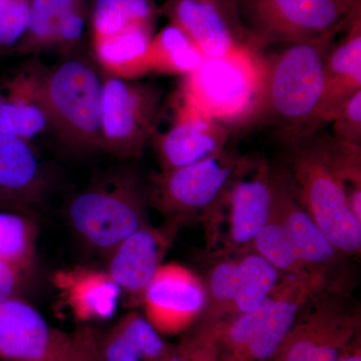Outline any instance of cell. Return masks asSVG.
Masks as SVG:
<instances>
[{"label":"cell","instance_id":"cell-1","mask_svg":"<svg viewBox=\"0 0 361 361\" xmlns=\"http://www.w3.org/2000/svg\"><path fill=\"white\" fill-rule=\"evenodd\" d=\"M266 77L267 58L244 42L184 77L178 102L231 130L257 120Z\"/></svg>","mask_w":361,"mask_h":361},{"label":"cell","instance_id":"cell-2","mask_svg":"<svg viewBox=\"0 0 361 361\" xmlns=\"http://www.w3.org/2000/svg\"><path fill=\"white\" fill-rule=\"evenodd\" d=\"M337 32L289 44L267 59V77L257 120L283 126L291 141L313 135L325 92V56Z\"/></svg>","mask_w":361,"mask_h":361},{"label":"cell","instance_id":"cell-3","mask_svg":"<svg viewBox=\"0 0 361 361\" xmlns=\"http://www.w3.org/2000/svg\"><path fill=\"white\" fill-rule=\"evenodd\" d=\"M256 161L225 149L198 163L161 171L151 178L147 201L177 228L200 217L214 240L230 188Z\"/></svg>","mask_w":361,"mask_h":361},{"label":"cell","instance_id":"cell-4","mask_svg":"<svg viewBox=\"0 0 361 361\" xmlns=\"http://www.w3.org/2000/svg\"><path fill=\"white\" fill-rule=\"evenodd\" d=\"M286 169L297 199L346 256L361 249V222L351 211L343 183L332 157L329 139L312 135L293 140Z\"/></svg>","mask_w":361,"mask_h":361},{"label":"cell","instance_id":"cell-5","mask_svg":"<svg viewBox=\"0 0 361 361\" xmlns=\"http://www.w3.org/2000/svg\"><path fill=\"white\" fill-rule=\"evenodd\" d=\"M103 73L87 59H65L44 73L42 90L51 128L71 151H103Z\"/></svg>","mask_w":361,"mask_h":361},{"label":"cell","instance_id":"cell-6","mask_svg":"<svg viewBox=\"0 0 361 361\" xmlns=\"http://www.w3.org/2000/svg\"><path fill=\"white\" fill-rule=\"evenodd\" d=\"M146 191L134 175L104 178L78 194L68 208V222L90 250L109 256L121 242L149 224Z\"/></svg>","mask_w":361,"mask_h":361},{"label":"cell","instance_id":"cell-7","mask_svg":"<svg viewBox=\"0 0 361 361\" xmlns=\"http://www.w3.org/2000/svg\"><path fill=\"white\" fill-rule=\"evenodd\" d=\"M343 278L330 282L304 305L269 361H338L360 336V313Z\"/></svg>","mask_w":361,"mask_h":361},{"label":"cell","instance_id":"cell-8","mask_svg":"<svg viewBox=\"0 0 361 361\" xmlns=\"http://www.w3.org/2000/svg\"><path fill=\"white\" fill-rule=\"evenodd\" d=\"M101 130L103 151L137 158L156 135L160 94L153 87L103 73Z\"/></svg>","mask_w":361,"mask_h":361},{"label":"cell","instance_id":"cell-9","mask_svg":"<svg viewBox=\"0 0 361 361\" xmlns=\"http://www.w3.org/2000/svg\"><path fill=\"white\" fill-rule=\"evenodd\" d=\"M355 0H246L254 42L301 44L338 32Z\"/></svg>","mask_w":361,"mask_h":361},{"label":"cell","instance_id":"cell-10","mask_svg":"<svg viewBox=\"0 0 361 361\" xmlns=\"http://www.w3.org/2000/svg\"><path fill=\"white\" fill-rule=\"evenodd\" d=\"M207 303L205 283L177 263L161 264L142 295L145 317L161 336H177L201 319Z\"/></svg>","mask_w":361,"mask_h":361},{"label":"cell","instance_id":"cell-11","mask_svg":"<svg viewBox=\"0 0 361 361\" xmlns=\"http://www.w3.org/2000/svg\"><path fill=\"white\" fill-rule=\"evenodd\" d=\"M273 212L284 227L297 256L308 270L339 279L343 257L297 199L286 169H273Z\"/></svg>","mask_w":361,"mask_h":361},{"label":"cell","instance_id":"cell-12","mask_svg":"<svg viewBox=\"0 0 361 361\" xmlns=\"http://www.w3.org/2000/svg\"><path fill=\"white\" fill-rule=\"evenodd\" d=\"M179 228L168 224L142 226L109 254V274L132 303L142 304V295Z\"/></svg>","mask_w":361,"mask_h":361},{"label":"cell","instance_id":"cell-13","mask_svg":"<svg viewBox=\"0 0 361 361\" xmlns=\"http://www.w3.org/2000/svg\"><path fill=\"white\" fill-rule=\"evenodd\" d=\"M332 282L313 272L282 274L271 296L269 310L256 332L246 361H269L311 297Z\"/></svg>","mask_w":361,"mask_h":361},{"label":"cell","instance_id":"cell-14","mask_svg":"<svg viewBox=\"0 0 361 361\" xmlns=\"http://www.w3.org/2000/svg\"><path fill=\"white\" fill-rule=\"evenodd\" d=\"M229 129L177 102L174 121L165 133L154 137L161 171L185 167L226 149Z\"/></svg>","mask_w":361,"mask_h":361},{"label":"cell","instance_id":"cell-15","mask_svg":"<svg viewBox=\"0 0 361 361\" xmlns=\"http://www.w3.org/2000/svg\"><path fill=\"white\" fill-rule=\"evenodd\" d=\"M228 210L227 252L246 251L269 220L273 209V168L256 161L235 180L226 197Z\"/></svg>","mask_w":361,"mask_h":361},{"label":"cell","instance_id":"cell-16","mask_svg":"<svg viewBox=\"0 0 361 361\" xmlns=\"http://www.w3.org/2000/svg\"><path fill=\"white\" fill-rule=\"evenodd\" d=\"M68 334L20 297L0 302V361H45Z\"/></svg>","mask_w":361,"mask_h":361},{"label":"cell","instance_id":"cell-17","mask_svg":"<svg viewBox=\"0 0 361 361\" xmlns=\"http://www.w3.org/2000/svg\"><path fill=\"white\" fill-rule=\"evenodd\" d=\"M49 180L30 142L0 133V203L27 214L44 200Z\"/></svg>","mask_w":361,"mask_h":361},{"label":"cell","instance_id":"cell-18","mask_svg":"<svg viewBox=\"0 0 361 361\" xmlns=\"http://www.w3.org/2000/svg\"><path fill=\"white\" fill-rule=\"evenodd\" d=\"M348 32L332 44L325 56V92L315 130L331 123L342 104L361 90V14L355 0L349 14Z\"/></svg>","mask_w":361,"mask_h":361},{"label":"cell","instance_id":"cell-19","mask_svg":"<svg viewBox=\"0 0 361 361\" xmlns=\"http://www.w3.org/2000/svg\"><path fill=\"white\" fill-rule=\"evenodd\" d=\"M163 11L206 59L222 58L244 44L235 35L218 0H167Z\"/></svg>","mask_w":361,"mask_h":361},{"label":"cell","instance_id":"cell-20","mask_svg":"<svg viewBox=\"0 0 361 361\" xmlns=\"http://www.w3.org/2000/svg\"><path fill=\"white\" fill-rule=\"evenodd\" d=\"M44 73L35 66L6 80L0 92V133L30 142L51 127L42 90Z\"/></svg>","mask_w":361,"mask_h":361},{"label":"cell","instance_id":"cell-21","mask_svg":"<svg viewBox=\"0 0 361 361\" xmlns=\"http://www.w3.org/2000/svg\"><path fill=\"white\" fill-rule=\"evenodd\" d=\"M54 281L66 307L82 324L110 319L123 295L106 270L78 267L59 271Z\"/></svg>","mask_w":361,"mask_h":361},{"label":"cell","instance_id":"cell-22","mask_svg":"<svg viewBox=\"0 0 361 361\" xmlns=\"http://www.w3.org/2000/svg\"><path fill=\"white\" fill-rule=\"evenodd\" d=\"M170 348L145 316L129 312L99 339V361H159Z\"/></svg>","mask_w":361,"mask_h":361},{"label":"cell","instance_id":"cell-23","mask_svg":"<svg viewBox=\"0 0 361 361\" xmlns=\"http://www.w3.org/2000/svg\"><path fill=\"white\" fill-rule=\"evenodd\" d=\"M153 25L132 26L92 42L97 63L104 73L133 80L149 73L148 54Z\"/></svg>","mask_w":361,"mask_h":361},{"label":"cell","instance_id":"cell-24","mask_svg":"<svg viewBox=\"0 0 361 361\" xmlns=\"http://www.w3.org/2000/svg\"><path fill=\"white\" fill-rule=\"evenodd\" d=\"M198 47L177 26H166L153 37L149 47V73L186 75L205 61Z\"/></svg>","mask_w":361,"mask_h":361},{"label":"cell","instance_id":"cell-25","mask_svg":"<svg viewBox=\"0 0 361 361\" xmlns=\"http://www.w3.org/2000/svg\"><path fill=\"white\" fill-rule=\"evenodd\" d=\"M237 259L240 283L231 316L251 312L260 307L272 295L282 276L276 268L256 252H241Z\"/></svg>","mask_w":361,"mask_h":361},{"label":"cell","instance_id":"cell-26","mask_svg":"<svg viewBox=\"0 0 361 361\" xmlns=\"http://www.w3.org/2000/svg\"><path fill=\"white\" fill-rule=\"evenodd\" d=\"M156 13L152 0H92L90 18L92 42L132 26L154 25Z\"/></svg>","mask_w":361,"mask_h":361},{"label":"cell","instance_id":"cell-27","mask_svg":"<svg viewBox=\"0 0 361 361\" xmlns=\"http://www.w3.org/2000/svg\"><path fill=\"white\" fill-rule=\"evenodd\" d=\"M37 227L27 214L0 209V258L32 273L37 255Z\"/></svg>","mask_w":361,"mask_h":361},{"label":"cell","instance_id":"cell-28","mask_svg":"<svg viewBox=\"0 0 361 361\" xmlns=\"http://www.w3.org/2000/svg\"><path fill=\"white\" fill-rule=\"evenodd\" d=\"M87 0H32L27 26L16 52L33 54L51 49L52 42L63 18Z\"/></svg>","mask_w":361,"mask_h":361},{"label":"cell","instance_id":"cell-29","mask_svg":"<svg viewBox=\"0 0 361 361\" xmlns=\"http://www.w3.org/2000/svg\"><path fill=\"white\" fill-rule=\"evenodd\" d=\"M204 283L207 303L200 320L219 322L230 317L239 288L238 259H222L209 271Z\"/></svg>","mask_w":361,"mask_h":361},{"label":"cell","instance_id":"cell-30","mask_svg":"<svg viewBox=\"0 0 361 361\" xmlns=\"http://www.w3.org/2000/svg\"><path fill=\"white\" fill-rule=\"evenodd\" d=\"M274 197V196H273ZM247 250L256 252L281 274L311 272L297 256L290 239L275 213L258 232Z\"/></svg>","mask_w":361,"mask_h":361},{"label":"cell","instance_id":"cell-31","mask_svg":"<svg viewBox=\"0 0 361 361\" xmlns=\"http://www.w3.org/2000/svg\"><path fill=\"white\" fill-rule=\"evenodd\" d=\"M191 329L159 361H220L218 322L199 320Z\"/></svg>","mask_w":361,"mask_h":361},{"label":"cell","instance_id":"cell-32","mask_svg":"<svg viewBox=\"0 0 361 361\" xmlns=\"http://www.w3.org/2000/svg\"><path fill=\"white\" fill-rule=\"evenodd\" d=\"M32 0H0V51L14 49L27 26Z\"/></svg>","mask_w":361,"mask_h":361},{"label":"cell","instance_id":"cell-33","mask_svg":"<svg viewBox=\"0 0 361 361\" xmlns=\"http://www.w3.org/2000/svg\"><path fill=\"white\" fill-rule=\"evenodd\" d=\"M90 1L92 0L82 2L66 14L59 23L51 49L68 51L82 39L90 18Z\"/></svg>","mask_w":361,"mask_h":361},{"label":"cell","instance_id":"cell-34","mask_svg":"<svg viewBox=\"0 0 361 361\" xmlns=\"http://www.w3.org/2000/svg\"><path fill=\"white\" fill-rule=\"evenodd\" d=\"M332 122L336 139L360 145L361 90L342 104Z\"/></svg>","mask_w":361,"mask_h":361},{"label":"cell","instance_id":"cell-35","mask_svg":"<svg viewBox=\"0 0 361 361\" xmlns=\"http://www.w3.org/2000/svg\"><path fill=\"white\" fill-rule=\"evenodd\" d=\"M75 350L73 361H99V337L87 324L80 325L71 332Z\"/></svg>","mask_w":361,"mask_h":361},{"label":"cell","instance_id":"cell-36","mask_svg":"<svg viewBox=\"0 0 361 361\" xmlns=\"http://www.w3.org/2000/svg\"><path fill=\"white\" fill-rule=\"evenodd\" d=\"M27 277L18 267L0 258V302L20 297Z\"/></svg>","mask_w":361,"mask_h":361},{"label":"cell","instance_id":"cell-37","mask_svg":"<svg viewBox=\"0 0 361 361\" xmlns=\"http://www.w3.org/2000/svg\"><path fill=\"white\" fill-rule=\"evenodd\" d=\"M75 360V350H73V341L71 334H68L65 341L59 346V348L45 361H73Z\"/></svg>","mask_w":361,"mask_h":361},{"label":"cell","instance_id":"cell-38","mask_svg":"<svg viewBox=\"0 0 361 361\" xmlns=\"http://www.w3.org/2000/svg\"><path fill=\"white\" fill-rule=\"evenodd\" d=\"M338 361H361V349L360 336L353 341L341 356Z\"/></svg>","mask_w":361,"mask_h":361},{"label":"cell","instance_id":"cell-39","mask_svg":"<svg viewBox=\"0 0 361 361\" xmlns=\"http://www.w3.org/2000/svg\"><path fill=\"white\" fill-rule=\"evenodd\" d=\"M218 1L225 7L226 11L229 8L230 0H218Z\"/></svg>","mask_w":361,"mask_h":361},{"label":"cell","instance_id":"cell-40","mask_svg":"<svg viewBox=\"0 0 361 361\" xmlns=\"http://www.w3.org/2000/svg\"><path fill=\"white\" fill-rule=\"evenodd\" d=\"M0 209H6V210H11V209L7 208V207L2 205L1 203H0Z\"/></svg>","mask_w":361,"mask_h":361}]
</instances>
